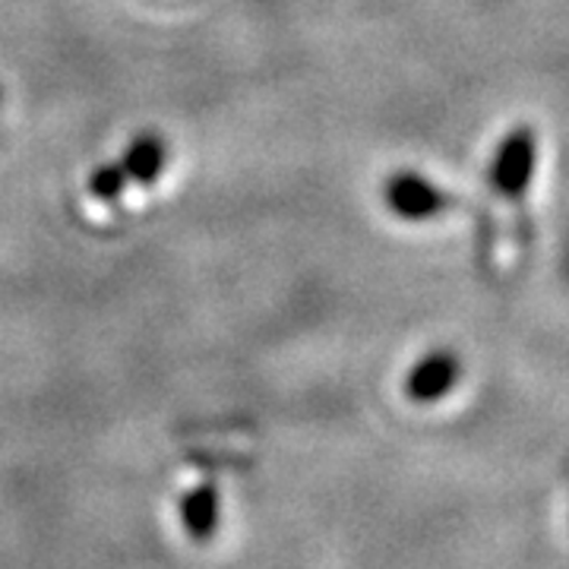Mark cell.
Segmentation results:
<instances>
[{"mask_svg": "<svg viewBox=\"0 0 569 569\" xmlns=\"http://www.w3.org/2000/svg\"><path fill=\"white\" fill-rule=\"evenodd\" d=\"M531 164H535V137L529 133H516L503 146L500 162H497V187L519 193L531 178Z\"/></svg>", "mask_w": 569, "mask_h": 569, "instance_id": "2", "label": "cell"}, {"mask_svg": "<svg viewBox=\"0 0 569 569\" xmlns=\"http://www.w3.org/2000/svg\"><path fill=\"white\" fill-rule=\"evenodd\" d=\"M437 197V190L433 187H427V183L415 181V178H402V181H396V187L389 190V200L392 206L402 212V216H425L433 209V200Z\"/></svg>", "mask_w": 569, "mask_h": 569, "instance_id": "3", "label": "cell"}, {"mask_svg": "<svg viewBox=\"0 0 569 569\" xmlns=\"http://www.w3.org/2000/svg\"><path fill=\"white\" fill-rule=\"evenodd\" d=\"M183 519L197 538H209V531L216 526V493L209 488L197 490L183 507Z\"/></svg>", "mask_w": 569, "mask_h": 569, "instance_id": "4", "label": "cell"}, {"mask_svg": "<svg viewBox=\"0 0 569 569\" xmlns=\"http://www.w3.org/2000/svg\"><path fill=\"white\" fill-rule=\"evenodd\" d=\"M456 377H459V361L449 351L427 355L408 377V396L418 402H433L456 387Z\"/></svg>", "mask_w": 569, "mask_h": 569, "instance_id": "1", "label": "cell"}]
</instances>
